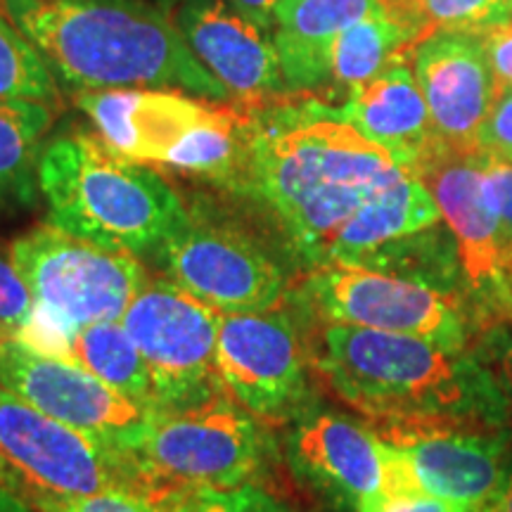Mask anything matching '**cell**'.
<instances>
[{"label": "cell", "instance_id": "cell-1", "mask_svg": "<svg viewBox=\"0 0 512 512\" xmlns=\"http://www.w3.org/2000/svg\"><path fill=\"white\" fill-rule=\"evenodd\" d=\"M240 105V102H238ZM247 117L245 162L233 188L271 211L306 266L328 264L339 230L406 166L332 117L311 95L240 105Z\"/></svg>", "mask_w": 512, "mask_h": 512}, {"label": "cell", "instance_id": "cell-2", "mask_svg": "<svg viewBox=\"0 0 512 512\" xmlns=\"http://www.w3.org/2000/svg\"><path fill=\"white\" fill-rule=\"evenodd\" d=\"M311 368L380 425H441L505 432L508 408L479 358L427 339L328 323L311 344Z\"/></svg>", "mask_w": 512, "mask_h": 512}, {"label": "cell", "instance_id": "cell-3", "mask_svg": "<svg viewBox=\"0 0 512 512\" xmlns=\"http://www.w3.org/2000/svg\"><path fill=\"white\" fill-rule=\"evenodd\" d=\"M0 10L76 91L169 88L230 98L174 19L143 0H0Z\"/></svg>", "mask_w": 512, "mask_h": 512}, {"label": "cell", "instance_id": "cell-4", "mask_svg": "<svg viewBox=\"0 0 512 512\" xmlns=\"http://www.w3.org/2000/svg\"><path fill=\"white\" fill-rule=\"evenodd\" d=\"M38 185L53 226L117 252H159L190 219L181 197L155 169L83 133L50 140Z\"/></svg>", "mask_w": 512, "mask_h": 512}, {"label": "cell", "instance_id": "cell-5", "mask_svg": "<svg viewBox=\"0 0 512 512\" xmlns=\"http://www.w3.org/2000/svg\"><path fill=\"white\" fill-rule=\"evenodd\" d=\"M10 252L36 306L17 342L46 356L60 354L88 325L119 323L147 283L136 254L74 238L53 223L24 233Z\"/></svg>", "mask_w": 512, "mask_h": 512}, {"label": "cell", "instance_id": "cell-6", "mask_svg": "<svg viewBox=\"0 0 512 512\" xmlns=\"http://www.w3.org/2000/svg\"><path fill=\"white\" fill-rule=\"evenodd\" d=\"M273 456L266 422L226 394L181 411L157 413L128 453L140 484L159 501L195 489L259 484Z\"/></svg>", "mask_w": 512, "mask_h": 512}, {"label": "cell", "instance_id": "cell-7", "mask_svg": "<svg viewBox=\"0 0 512 512\" xmlns=\"http://www.w3.org/2000/svg\"><path fill=\"white\" fill-rule=\"evenodd\" d=\"M0 486L31 508L107 489L145 491L131 458L0 387ZM147 494V491H145Z\"/></svg>", "mask_w": 512, "mask_h": 512}, {"label": "cell", "instance_id": "cell-8", "mask_svg": "<svg viewBox=\"0 0 512 512\" xmlns=\"http://www.w3.org/2000/svg\"><path fill=\"white\" fill-rule=\"evenodd\" d=\"M221 313L171 278L147 280L121 318L143 354L157 413L181 411L223 394L216 370Z\"/></svg>", "mask_w": 512, "mask_h": 512}, {"label": "cell", "instance_id": "cell-9", "mask_svg": "<svg viewBox=\"0 0 512 512\" xmlns=\"http://www.w3.org/2000/svg\"><path fill=\"white\" fill-rule=\"evenodd\" d=\"M302 304L325 323L420 337L448 351H467L470 342L463 304L420 280L375 268H313L304 278Z\"/></svg>", "mask_w": 512, "mask_h": 512}, {"label": "cell", "instance_id": "cell-10", "mask_svg": "<svg viewBox=\"0 0 512 512\" xmlns=\"http://www.w3.org/2000/svg\"><path fill=\"white\" fill-rule=\"evenodd\" d=\"M311 344L285 304L221 313L216 370L223 394L261 422H290L311 406Z\"/></svg>", "mask_w": 512, "mask_h": 512}, {"label": "cell", "instance_id": "cell-11", "mask_svg": "<svg viewBox=\"0 0 512 512\" xmlns=\"http://www.w3.org/2000/svg\"><path fill=\"white\" fill-rule=\"evenodd\" d=\"M413 174L432 192L458 245L470 320H477L482 330L512 320V261L505 256L496 214L484 195L479 152L439 140Z\"/></svg>", "mask_w": 512, "mask_h": 512}, {"label": "cell", "instance_id": "cell-12", "mask_svg": "<svg viewBox=\"0 0 512 512\" xmlns=\"http://www.w3.org/2000/svg\"><path fill=\"white\" fill-rule=\"evenodd\" d=\"M373 432L384 444L387 494L418 491L479 512L512 465L508 432L441 425H375Z\"/></svg>", "mask_w": 512, "mask_h": 512}, {"label": "cell", "instance_id": "cell-13", "mask_svg": "<svg viewBox=\"0 0 512 512\" xmlns=\"http://www.w3.org/2000/svg\"><path fill=\"white\" fill-rule=\"evenodd\" d=\"M157 254L178 287L219 313H264L290 297L285 268L247 230L190 214Z\"/></svg>", "mask_w": 512, "mask_h": 512}, {"label": "cell", "instance_id": "cell-14", "mask_svg": "<svg viewBox=\"0 0 512 512\" xmlns=\"http://www.w3.org/2000/svg\"><path fill=\"white\" fill-rule=\"evenodd\" d=\"M0 387L124 456L157 418L147 403L128 399L74 363L38 354L17 339L0 344Z\"/></svg>", "mask_w": 512, "mask_h": 512}, {"label": "cell", "instance_id": "cell-15", "mask_svg": "<svg viewBox=\"0 0 512 512\" xmlns=\"http://www.w3.org/2000/svg\"><path fill=\"white\" fill-rule=\"evenodd\" d=\"M283 453L294 479L335 510L356 512L384 489L382 439L361 422L316 403L287 422Z\"/></svg>", "mask_w": 512, "mask_h": 512}, {"label": "cell", "instance_id": "cell-16", "mask_svg": "<svg viewBox=\"0 0 512 512\" xmlns=\"http://www.w3.org/2000/svg\"><path fill=\"white\" fill-rule=\"evenodd\" d=\"M439 140L477 150V133L498 98V83L475 31L434 29L411 53Z\"/></svg>", "mask_w": 512, "mask_h": 512}, {"label": "cell", "instance_id": "cell-17", "mask_svg": "<svg viewBox=\"0 0 512 512\" xmlns=\"http://www.w3.org/2000/svg\"><path fill=\"white\" fill-rule=\"evenodd\" d=\"M171 19L192 55L240 105L290 95L271 34L235 12L228 0H178Z\"/></svg>", "mask_w": 512, "mask_h": 512}, {"label": "cell", "instance_id": "cell-18", "mask_svg": "<svg viewBox=\"0 0 512 512\" xmlns=\"http://www.w3.org/2000/svg\"><path fill=\"white\" fill-rule=\"evenodd\" d=\"M76 105L91 117L100 138L117 155L159 166H166L178 147L219 112L214 102L150 88L83 91Z\"/></svg>", "mask_w": 512, "mask_h": 512}, {"label": "cell", "instance_id": "cell-19", "mask_svg": "<svg viewBox=\"0 0 512 512\" xmlns=\"http://www.w3.org/2000/svg\"><path fill=\"white\" fill-rule=\"evenodd\" d=\"M330 107L332 117L380 145L408 171H415L439 143L411 55L389 64L373 81L349 93L342 105Z\"/></svg>", "mask_w": 512, "mask_h": 512}, {"label": "cell", "instance_id": "cell-20", "mask_svg": "<svg viewBox=\"0 0 512 512\" xmlns=\"http://www.w3.org/2000/svg\"><path fill=\"white\" fill-rule=\"evenodd\" d=\"M401 0H278L273 10V46L290 95L325 91L330 46L349 27Z\"/></svg>", "mask_w": 512, "mask_h": 512}, {"label": "cell", "instance_id": "cell-21", "mask_svg": "<svg viewBox=\"0 0 512 512\" xmlns=\"http://www.w3.org/2000/svg\"><path fill=\"white\" fill-rule=\"evenodd\" d=\"M434 31L418 0H401L392 8L375 12L349 27L330 46L328 83L332 95L354 93L363 83L373 81L389 64L411 55L415 46Z\"/></svg>", "mask_w": 512, "mask_h": 512}, {"label": "cell", "instance_id": "cell-22", "mask_svg": "<svg viewBox=\"0 0 512 512\" xmlns=\"http://www.w3.org/2000/svg\"><path fill=\"white\" fill-rule=\"evenodd\" d=\"M441 211L432 192L413 171L384 185L356 211L332 242L328 264L358 266L377 249L441 223Z\"/></svg>", "mask_w": 512, "mask_h": 512}, {"label": "cell", "instance_id": "cell-23", "mask_svg": "<svg viewBox=\"0 0 512 512\" xmlns=\"http://www.w3.org/2000/svg\"><path fill=\"white\" fill-rule=\"evenodd\" d=\"M53 110L43 102L0 100V209H27L38 200V166Z\"/></svg>", "mask_w": 512, "mask_h": 512}, {"label": "cell", "instance_id": "cell-24", "mask_svg": "<svg viewBox=\"0 0 512 512\" xmlns=\"http://www.w3.org/2000/svg\"><path fill=\"white\" fill-rule=\"evenodd\" d=\"M55 358H64L83 368L128 399L155 408L150 370L121 320L119 323H95L79 330L64 342Z\"/></svg>", "mask_w": 512, "mask_h": 512}, {"label": "cell", "instance_id": "cell-25", "mask_svg": "<svg viewBox=\"0 0 512 512\" xmlns=\"http://www.w3.org/2000/svg\"><path fill=\"white\" fill-rule=\"evenodd\" d=\"M0 100H31L55 105L60 100L55 74L46 57L5 19L0 10Z\"/></svg>", "mask_w": 512, "mask_h": 512}, {"label": "cell", "instance_id": "cell-26", "mask_svg": "<svg viewBox=\"0 0 512 512\" xmlns=\"http://www.w3.org/2000/svg\"><path fill=\"white\" fill-rule=\"evenodd\" d=\"M171 512H294L259 484L233 489H195L164 501Z\"/></svg>", "mask_w": 512, "mask_h": 512}, {"label": "cell", "instance_id": "cell-27", "mask_svg": "<svg viewBox=\"0 0 512 512\" xmlns=\"http://www.w3.org/2000/svg\"><path fill=\"white\" fill-rule=\"evenodd\" d=\"M434 29L479 31L510 19L508 0H418Z\"/></svg>", "mask_w": 512, "mask_h": 512}, {"label": "cell", "instance_id": "cell-28", "mask_svg": "<svg viewBox=\"0 0 512 512\" xmlns=\"http://www.w3.org/2000/svg\"><path fill=\"white\" fill-rule=\"evenodd\" d=\"M34 297L15 268L12 252L0 247V344L19 339L34 320Z\"/></svg>", "mask_w": 512, "mask_h": 512}, {"label": "cell", "instance_id": "cell-29", "mask_svg": "<svg viewBox=\"0 0 512 512\" xmlns=\"http://www.w3.org/2000/svg\"><path fill=\"white\" fill-rule=\"evenodd\" d=\"M36 512H171L157 496L138 489H107L91 496L64 498L34 508Z\"/></svg>", "mask_w": 512, "mask_h": 512}, {"label": "cell", "instance_id": "cell-30", "mask_svg": "<svg viewBox=\"0 0 512 512\" xmlns=\"http://www.w3.org/2000/svg\"><path fill=\"white\" fill-rule=\"evenodd\" d=\"M470 351L489 370L496 387L501 389L505 408H508V420L512 425V320H503V323L484 328L479 332L475 349Z\"/></svg>", "mask_w": 512, "mask_h": 512}, {"label": "cell", "instance_id": "cell-31", "mask_svg": "<svg viewBox=\"0 0 512 512\" xmlns=\"http://www.w3.org/2000/svg\"><path fill=\"white\" fill-rule=\"evenodd\" d=\"M479 152V150H477ZM484 174V195L494 209L505 256L512 261V162L479 152Z\"/></svg>", "mask_w": 512, "mask_h": 512}, {"label": "cell", "instance_id": "cell-32", "mask_svg": "<svg viewBox=\"0 0 512 512\" xmlns=\"http://www.w3.org/2000/svg\"><path fill=\"white\" fill-rule=\"evenodd\" d=\"M475 147L486 157L512 162V91L498 93L477 133Z\"/></svg>", "mask_w": 512, "mask_h": 512}, {"label": "cell", "instance_id": "cell-33", "mask_svg": "<svg viewBox=\"0 0 512 512\" xmlns=\"http://www.w3.org/2000/svg\"><path fill=\"white\" fill-rule=\"evenodd\" d=\"M475 34L482 41L484 55L496 76L498 93L512 91V19L489 24V27L479 29Z\"/></svg>", "mask_w": 512, "mask_h": 512}, {"label": "cell", "instance_id": "cell-34", "mask_svg": "<svg viewBox=\"0 0 512 512\" xmlns=\"http://www.w3.org/2000/svg\"><path fill=\"white\" fill-rule=\"evenodd\" d=\"M356 512H475L465 505L444 501V498L418 494V491H408V494H380L370 496L358 505Z\"/></svg>", "mask_w": 512, "mask_h": 512}, {"label": "cell", "instance_id": "cell-35", "mask_svg": "<svg viewBox=\"0 0 512 512\" xmlns=\"http://www.w3.org/2000/svg\"><path fill=\"white\" fill-rule=\"evenodd\" d=\"M228 5L266 34L273 31V10L278 0H228Z\"/></svg>", "mask_w": 512, "mask_h": 512}, {"label": "cell", "instance_id": "cell-36", "mask_svg": "<svg viewBox=\"0 0 512 512\" xmlns=\"http://www.w3.org/2000/svg\"><path fill=\"white\" fill-rule=\"evenodd\" d=\"M479 512H512V465L508 470V477L503 479L501 489L496 491V496Z\"/></svg>", "mask_w": 512, "mask_h": 512}, {"label": "cell", "instance_id": "cell-37", "mask_svg": "<svg viewBox=\"0 0 512 512\" xmlns=\"http://www.w3.org/2000/svg\"><path fill=\"white\" fill-rule=\"evenodd\" d=\"M0 512H36L29 503H24L22 498L10 494L8 489L0 486Z\"/></svg>", "mask_w": 512, "mask_h": 512}, {"label": "cell", "instance_id": "cell-38", "mask_svg": "<svg viewBox=\"0 0 512 512\" xmlns=\"http://www.w3.org/2000/svg\"><path fill=\"white\" fill-rule=\"evenodd\" d=\"M508 8H510V19H512V0H508Z\"/></svg>", "mask_w": 512, "mask_h": 512}]
</instances>
